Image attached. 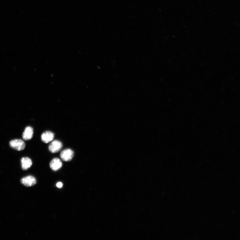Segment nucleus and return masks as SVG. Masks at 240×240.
<instances>
[{
  "mask_svg": "<svg viewBox=\"0 0 240 240\" xmlns=\"http://www.w3.org/2000/svg\"><path fill=\"white\" fill-rule=\"evenodd\" d=\"M10 146L12 149L18 151H21L24 149L26 144L24 141L20 139L11 140L10 143Z\"/></svg>",
  "mask_w": 240,
  "mask_h": 240,
  "instance_id": "f257e3e1",
  "label": "nucleus"
},
{
  "mask_svg": "<svg viewBox=\"0 0 240 240\" xmlns=\"http://www.w3.org/2000/svg\"><path fill=\"white\" fill-rule=\"evenodd\" d=\"M21 183L22 185L26 187H30L36 184L37 180L34 176H30L22 178L21 180Z\"/></svg>",
  "mask_w": 240,
  "mask_h": 240,
  "instance_id": "f03ea898",
  "label": "nucleus"
},
{
  "mask_svg": "<svg viewBox=\"0 0 240 240\" xmlns=\"http://www.w3.org/2000/svg\"><path fill=\"white\" fill-rule=\"evenodd\" d=\"M62 163L59 159L55 158L51 160L50 163V167L51 169L56 171L59 169L62 166Z\"/></svg>",
  "mask_w": 240,
  "mask_h": 240,
  "instance_id": "39448f33",
  "label": "nucleus"
},
{
  "mask_svg": "<svg viewBox=\"0 0 240 240\" xmlns=\"http://www.w3.org/2000/svg\"><path fill=\"white\" fill-rule=\"evenodd\" d=\"M33 134V129L31 127H26L22 134V138L25 140H29L32 138Z\"/></svg>",
  "mask_w": 240,
  "mask_h": 240,
  "instance_id": "0eeeda50",
  "label": "nucleus"
},
{
  "mask_svg": "<svg viewBox=\"0 0 240 240\" xmlns=\"http://www.w3.org/2000/svg\"><path fill=\"white\" fill-rule=\"evenodd\" d=\"M54 138V134L50 131H46L42 134L41 136V140L42 142L45 143H48L52 141Z\"/></svg>",
  "mask_w": 240,
  "mask_h": 240,
  "instance_id": "423d86ee",
  "label": "nucleus"
},
{
  "mask_svg": "<svg viewBox=\"0 0 240 240\" xmlns=\"http://www.w3.org/2000/svg\"><path fill=\"white\" fill-rule=\"evenodd\" d=\"M32 160L28 157H24L21 159V167L22 169L24 170L28 169L32 166Z\"/></svg>",
  "mask_w": 240,
  "mask_h": 240,
  "instance_id": "6e6552de",
  "label": "nucleus"
},
{
  "mask_svg": "<svg viewBox=\"0 0 240 240\" xmlns=\"http://www.w3.org/2000/svg\"><path fill=\"white\" fill-rule=\"evenodd\" d=\"M62 147V143L59 140H55L51 142L49 145L48 149L49 151L55 153L59 151Z\"/></svg>",
  "mask_w": 240,
  "mask_h": 240,
  "instance_id": "20e7f679",
  "label": "nucleus"
},
{
  "mask_svg": "<svg viewBox=\"0 0 240 240\" xmlns=\"http://www.w3.org/2000/svg\"><path fill=\"white\" fill-rule=\"evenodd\" d=\"M56 185L58 188H61L62 187L63 184L62 182H58L57 183Z\"/></svg>",
  "mask_w": 240,
  "mask_h": 240,
  "instance_id": "1a4fd4ad",
  "label": "nucleus"
},
{
  "mask_svg": "<svg viewBox=\"0 0 240 240\" xmlns=\"http://www.w3.org/2000/svg\"><path fill=\"white\" fill-rule=\"evenodd\" d=\"M74 155V152L72 150L70 149H67L64 150L61 152L60 156L63 160L69 161L73 159Z\"/></svg>",
  "mask_w": 240,
  "mask_h": 240,
  "instance_id": "7ed1b4c3",
  "label": "nucleus"
}]
</instances>
